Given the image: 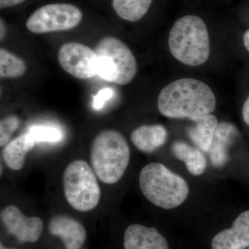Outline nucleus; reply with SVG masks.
<instances>
[{
	"mask_svg": "<svg viewBox=\"0 0 249 249\" xmlns=\"http://www.w3.org/2000/svg\"><path fill=\"white\" fill-rule=\"evenodd\" d=\"M139 184L147 200L165 210L178 207L189 194L186 180L160 163H151L142 168Z\"/></svg>",
	"mask_w": 249,
	"mask_h": 249,
	"instance_id": "20e7f679",
	"label": "nucleus"
},
{
	"mask_svg": "<svg viewBox=\"0 0 249 249\" xmlns=\"http://www.w3.org/2000/svg\"><path fill=\"white\" fill-rule=\"evenodd\" d=\"M153 0H112L116 14L124 20L137 22L145 14Z\"/></svg>",
	"mask_w": 249,
	"mask_h": 249,
	"instance_id": "a211bd4d",
	"label": "nucleus"
},
{
	"mask_svg": "<svg viewBox=\"0 0 249 249\" xmlns=\"http://www.w3.org/2000/svg\"><path fill=\"white\" fill-rule=\"evenodd\" d=\"M96 174L86 161L71 162L63 175V188L68 204L76 211H92L101 199V188Z\"/></svg>",
	"mask_w": 249,
	"mask_h": 249,
	"instance_id": "423d86ee",
	"label": "nucleus"
},
{
	"mask_svg": "<svg viewBox=\"0 0 249 249\" xmlns=\"http://www.w3.org/2000/svg\"><path fill=\"white\" fill-rule=\"evenodd\" d=\"M20 120L18 116H6L0 122V145L4 146L9 142L11 136L18 129Z\"/></svg>",
	"mask_w": 249,
	"mask_h": 249,
	"instance_id": "412c9836",
	"label": "nucleus"
},
{
	"mask_svg": "<svg viewBox=\"0 0 249 249\" xmlns=\"http://www.w3.org/2000/svg\"><path fill=\"white\" fill-rule=\"evenodd\" d=\"M194 124L187 130L188 137L201 151L209 152L214 132L219 124L217 118L209 114L194 121Z\"/></svg>",
	"mask_w": 249,
	"mask_h": 249,
	"instance_id": "dca6fc26",
	"label": "nucleus"
},
{
	"mask_svg": "<svg viewBox=\"0 0 249 249\" xmlns=\"http://www.w3.org/2000/svg\"><path fill=\"white\" fill-rule=\"evenodd\" d=\"M0 249H16L7 248V247H4V246L2 244H1V245H0Z\"/></svg>",
	"mask_w": 249,
	"mask_h": 249,
	"instance_id": "bb28decb",
	"label": "nucleus"
},
{
	"mask_svg": "<svg viewBox=\"0 0 249 249\" xmlns=\"http://www.w3.org/2000/svg\"><path fill=\"white\" fill-rule=\"evenodd\" d=\"M82 18L81 11L74 5L50 4L34 11L28 18L26 27L36 34L68 31L77 27Z\"/></svg>",
	"mask_w": 249,
	"mask_h": 249,
	"instance_id": "0eeeda50",
	"label": "nucleus"
},
{
	"mask_svg": "<svg viewBox=\"0 0 249 249\" xmlns=\"http://www.w3.org/2000/svg\"><path fill=\"white\" fill-rule=\"evenodd\" d=\"M130 138L140 151L152 153L164 145L168 139V132L161 124H145L134 129Z\"/></svg>",
	"mask_w": 249,
	"mask_h": 249,
	"instance_id": "4468645a",
	"label": "nucleus"
},
{
	"mask_svg": "<svg viewBox=\"0 0 249 249\" xmlns=\"http://www.w3.org/2000/svg\"><path fill=\"white\" fill-rule=\"evenodd\" d=\"M49 231L61 239L66 249H80L86 240L84 227L76 219L65 215H57L49 222Z\"/></svg>",
	"mask_w": 249,
	"mask_h": 249,
	"instance_id": "9b49d317",
	"label": "nucleus"
},
{
	"mask_svg": "<svg viewBox=\"0 0 249 249\" xmlns=\"http://www.w3.org/2000/svg\"><path fill=\"white\" fill-rule=\"evenodd\" d=\"M58 60L65 71L78 79H89L97 74L96 52L83 44H64L59 49Z\"/></svg>",
	"mask_w": 249,
	"mask_h": 249,
	"instance_id": "6e6552de",
	"label": "nucleus"
},
{
	"mask_svg": "<svg viewBox=\"0 0 249 249\" xmlns=\"http://www.w3.org/2000/svg\"><path fill=\"white\" fill-rule=\"evenodd\" d=\"M90 160L97 178L106 184H114L121 179L128 166L130 160L128 143L117 131H102L93 140Z\"/></svg>",
	"mask_w": 249,
	"mask_h": 249,
	"instance_id": "7ed1b4c3",
	"label": "nucleus"
},
{
	"mask_svg": "<svg viewBox=\"0 0 249 249\" xmlns=\"http://www.w3.org/2000/svg\"><path fill=\"white\" fill-rule=\"evenodd\" d=\"M124 249H169L168 242L155 227L132 224L124 234Z\"/></svg>",
	"mask_w": 249,
	"mask_h": 249,
	"instance_id": "f8f14e48",
	"label": "nucleus"
},
{
	"mask_svg": "<svg viewBox=\"0 0 249 249\" xmlns=\"http://www.w3.org/2000/svg\"><path fill=\"white\" fill-rule=\"evenodd\" d=\"M242 116L246 124L249 127V96L246 100L243 107H242Z\"/></svg>",
	"mask_w": 249,
	"mask_h": 249,
	"instance_id": "b1692460",
	"label": "nucleus"
},
{
	"mask_svg": "<svg viewBox=\"0 0 249 249\" xmlns=\"http://www.w3.org/2000/svg\"><path fill=\"white\" fill-rule=\"evenodd\" d=\"M32 138L37 142H56L63 138L62 131L58 127L52 125H34L28 131Z\"/></svg>",
	"mask_w": 249,
	"mask_h": 249,
	"instance_id": "aec40b11",
	"label": "nucleus"
},
{
	"mask_svg": "<svg viewBox=\"0 0 249 249\" xmlns=\"http://www.w3.org/2000/svg\"><path fill=\"white\" fill-rule=\"evenodd\" d=\"M238 131L235 126L228 122L218 124L209 149L211 163L215 168H222L229 160V151L235 142Z\"/></svg>",
	"mask_w": 249,
	"mask_h": 249,
	"instance_id": "ddd939ff",
	"label": "nucleus"
},
{
	"mask_svg": "<svg viewBox=\"0 0 249 249\" xmlns=\"http://www.w3.org/2000/svg\"><path fill=\"white\" fill-rule=\"evenodd\" d=\"M243 42L245 48L249 52V30L246 31L244 34Z\"/></svg>",
	"mask_w": 249,
	"mask_h": 249,
	"instance_id": "393cba45",
	"label": "nucleus"
},
{
	"mask_svg": "<svg viewBox=\"0 0 249 249\" xmlns=\"http://www.w3.org/2000/svg\"><path fill=\"white\" fill-rule=\"evenodd\" d=\"M97 55V75L106 81L125 85L137 73L133 53L124 42L113 36L103 37L95 47Z\"/></svg>",
	"mask_w": 249,
	"mask_h": 249,
	"instance_id": "39448f33",
	"label": "nucleus"
},
{
	"mask_svg": "<svg viewBox=\"0 0 249 249\" xmlns=\"http://www.w3.org/2000/svg\"><path fill=\"white\" fill-rule=\"evenodd\" d=\"M249 247V211L238 216L231 228L214 236L212 249H245Z\"/></svg>",
	"mask_w": 249,
	"mask_h": 249,
	"instance_id": "9d476101",
	"label": "nucleus"
},
{
	"mask_svg": "<svg viewBox=\"0 0 249 249\" xmlns=\"http://www.w3.org/2000/svg\"><path fill=\"white\" fill-rule=\"evenodd\" d=\"M1 219L9 233L21 242H36L43 229V222L40 218L26 217L14 205L6 206L1 211Z\"/></svg>",
	"mask_w": 249,
	"mask_h": 249,
	"instance_id": "1a4fd4ad",
	"label": "nucleus"
},
{
	"mask_svg": "<svg viewBox=\"0 0 249 249\" xmlns=\"http://www.w3.org/2000/svg\"><path fill=\"white\" fill-rule=\"evenodd\" d=\"M158 109L170 119H188L196 121L213 112L215 96L204 82L181 78L165 86L159 95Z\"/></svg>",
	"mask_w": 249,
	"mask_h": 249,
	"instance_id": "f257e3e1",
	"label": "nucleus"
},
{
	"mask_svg": "<svg viewBox=\"0 0 249 249\" xmlns=\"http://www.w3.org/2000/svg\"><path fill=\"white\" fill-rule=\"evenodd\" d=\"M114 95V91L109 88H105L98 91L96 96H93V107L95 109H102L105 103L110 99Z\"/></svg>",
	"mask_w": 249,
	"mask_h": 249,
	"instance_id": "4be33fe9",
	"label": "nucleus"
},
{
	"mask_svg": "<svg viewBox=\"0 0 249 249\" xmlns=\"http://www.w3.org/2000/svg\"><path fill=\"white\" fill-rule=\"evenodd\" d=\"M36 144V142L28 132L8 142L2 151L3 160L6 165L10 169L16 171L22 169L27 154Z\"/></svg>",
	"mask_w": 249,
	"mask_h": 249,
	"instance_id": "2eb2a0df",
	"label": "nucleus"
},
{
	"mask_svg": "<svg viewBox=\"0 0 249 249\" xmlns=\"http://www.w3.org/2000/svg\"><path fill=\"white\" fill-rule=\"evenodd\" d=\"M170 53L188 66H199L210 55L209 31L199 16H183L175 22L168 37Z\"/></svg>",
	"mask_w": 249,
	"mask_h": 249,
	"instance_id": "f03ea898",
	"label": "nucleus"
},
{
	"mask_svg": "<svg viewBox=\"0 0 249 249\" xmlns=\"http://www.w3.org/2000/svg\"><path fill=\"white\" fill-rule=\"evenodd\" d=\"M5 34V26L4 22H3L2 19H1V38L2 39V37H4Z\"/></svg>",
	"mask_w": 249,
	"mask_h": 249,
	"instance_id": "a878e982",
	"label": "nucleus"
},
{
	"mask_svg": "<svg viewBox=\"0 0 249 249\" xmlns=\"http://www.w3.org/2000/svg\"><path fill=\"white\" fill-rule=\"evenodd\" d=\"M27 71L25 62L4 48L0 49V76L18 78Z\"/></svg>",
	"mask_w": 249,
	"mask_h": 249,
	"instance_id": "6ab92c4d",
	"label": "nucleus"
},
{
	"mask_svg": "<svg viewBox=\"0 0 249 249\" xmlns=\"http://www.w3.org/2000/svg\"><path fill=\"white\" fill-rule=\"evenodd\" d=\"M24 1L26 0H0V8L2 9L12 7L22 4Z\"/></svg>",
	"mask_w": 249,
	"mask_h": 249,
	"instance_id": "5701e85b",
	"label": "nucleus"
},
{
	"mask_svg": "<svg viewBox=\"0 0 249 249\" xmlns=\"http://www.w3.org/2000/svg\"><path fill=\"white\" fill-rule=\"evenodd\" d=\"M172 152L178 160L185 163L192 175L199 176L204 173L207 165L206 157L197 147L185 142H176L172 146Z\"/></svg>",
	"mask_w": 249,
	"mask_h": 249,
	"instance_id": "f3484780",
	"label": "nucleus"
}]
</instances>
